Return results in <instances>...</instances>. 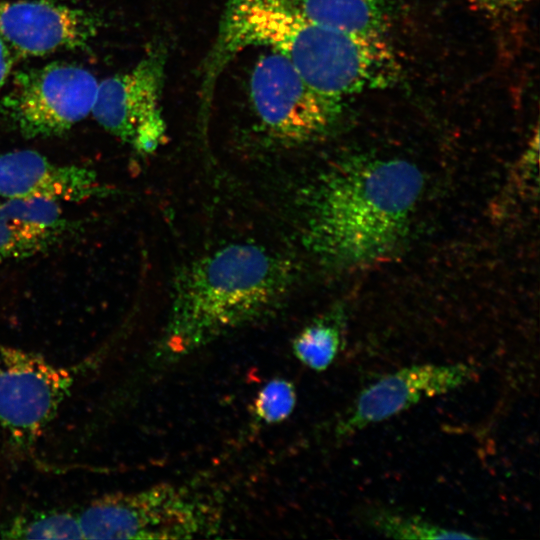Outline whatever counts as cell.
<instances>
[{
    "label": "cell",
    "instance_id": "6da1fadb",
    "mask_svg": "<svg viewBox=\"0 0 540 540\" xmlns=\"http://www.w3.org/2000/svg\"><path fill=\"white\" fill-rule=\"evenodd\" d=\"M423 184L418 167L403 159L355 156L335 164L308 196L306 243L344 266L388 255L406 235Z\"/></svg>",
    "mask_w": 540,
    "mask_h": 540
},
{
    "label": "cell",
    "instance_id": "7a4b0ae2",
    "mask_svg": "<svg viewBox=\"0 0 540 540\" xmlns=\"http://www.w3.org/2000/svg\"><path fill=\"white\" fill-rule=\"evenodd\" d=\"M292 263L252 243H232L177 276L157 358L178 360L266 315L292 287Z\"/></svg>",
    "mask_w": 540,
    "mask_h": 540
},
{
    "label": "cell",
    "instance_id": "3957f363",
    "mask_svg": "<svg viewBox=\"0 0 540 540\" xmlns=\"http://www.w3.org/2000/svg\"><path fill=\"white\" fill-rule=\"evenodd\" d=\"M84 539H193L220 532L217 500L190 485L157 484L92 500L78 512Z\"/></svg>",
    "mask_w": 540,
    "mask_h": 540
},
{
    "label": "cell",
    "instance_id": "277c9868",
    "mask_svg": "<svg viewBox=\"0 0 540 540\" xmlns=\"http://www.w3.org/2000/svg\"><path fill=\"white\" fill-rule=\"evenodd\" d=\"M98 85L81 66L51 63L16 73L0 108L27 138L58 136L92 112Z\"/></svg>",
    "mask_w": 540,
    "mask_h": 540
},
{
    "label": "cell",
    "instance_id": "5b68a950",
    "mask_svg": "<svg viewBox=\"0 0 540 540\" xmlns=\"http://www.w3.org/2000/svg\"><path fill=\"white\" fill-rule=\"evenodd\" d=\"M249 87L261 126L282 143L302 144L324 136L341 113V101L319 93L272 50L256 62Z\"/></svg>",
    "mask_w": 540,
    "mask_h": 540
},
{
    "label": "cell",
    "instance_id": "8992f818",
    "mask_svg": "<svg viewBox=\"0 0 540 540\" xmlns=\"http://www.w3.org/2000/svg\"><path fill=\"white\" fill-rule=\"evenodd\" d=\"M74 371L43 355L0 344V426L27 449L54 419L74 385Z\"/></svg>",
    "mask_w": 540,
    "mask_h": 540
},
{
    "label": "cell",
    "instance_id": "52a82bcc",
    "mask_svg": "<svg viewBox=\"0 0 540 540\" xmlns=\"http://www.w3.org/2000/svg\"><path fill=\"white\" fill-rule=\"evenodd\" d=\"M166 52L150 50L131 69L99 82L92 116L107 132L141 154L166 139L162 113Z\"/></svg>",
    "mask_w": 540,
    "mask_h": 540
},
{
    "label": "cell",
    "instance_id": "ba28073f",
    "mask_svg": "<svg viewBox=\"0 0 540 540\" xmlns=\"http://www.w3.org/2000/svg\"><path fill=\"white\" fill-rule=\"evenodd\" d=\"M475 377L467 364H421L404 367L366 387L336 426L338 437L389 419L426 398L453 391Z\"/></svg>",
    "mask_w": 540,
    "mask_h": 540
},
{
    "label": "cell",
    "instance_id": "9c48e42d",
    "mask_svg": "<svg viewBox=\"0 0 540 540\" xmlns=\"http://www.w3.org/2000/svg\"><path fill=\"white\" fill-rule=\"evenodd\" d=\"M98 23L81 9L48 0H0V37L21 56L85 47Z\"/></svg>",
    "mask_w": 540,
    "mask_h": 540
},
{
    "label": "cell",
    "instance_id": "30bf717a",
    "mask_svg": "<svg viewBox=\"0 0 540 540\" xmlns=\"http://www.w3.org/2000/svg\"><path fill=\"white\" fill-rule=\"evenodd\" d=\"M111 191L88 167L54 163L33 150L0 153V198L82 202Z\"/></svg>",
    "mask_w": 540,
    "mask_h": 540
},
{
    "label": "cell",
    "instance_id": "8fae6325",
    "mask_svg": "<svg viewBox=\"0 0 540 540\" xmlns=\"http://www.w3.org/2000/svg\"><path fill=\"white\" fill-rule=\"evenodd\" d=\"M69 229L62 203L36 197L0 200V262L51 248Z\"/></svg>",
    "mask_w": 540,
    "mask_h": 540
},
{
    "label": "cell",
    "instance_id": "7c38bea8",
    "mask_svg": "<svg viewBox=\"0 0 540 540\" xmlns=\"http://www.w3.org/2000/svg\"><path fill=\"white\" fill-rule=\"evenodd\" d=\"M312 21L340 31L384 36L389 0H292Z\"/></svg>",
    "mask_w": 540,
    "mask_h": 540
},
{
    "label": "cell",
    "instance_id": "4fadbf2b",
    "mask_svg": "<svg viewBox=\"0 0 540 540\" xmlns=\"http://www.w3.org/2000/svg\"><path fill=\"white\" fill-rule=\"evenodd\" d=\"M4 539H84L78 513L44 510L13 517L0 528Z\"/></svg>",
    "mask_w": 540,
    "mask_h": 540
},
{
    "label": "cell",
    "instance_id": "5bb4252c",
    "mask_svg": "<svg viewBox=\"0 0 540 540\" xmlns=\"http://www.w3.org/2000/svg\"><path fill=\"white\" fill-rule=\"evenodd\" d=\"M341 343L340 324L324 317L306 326L293 340L295 357L315 371L327 369L337 356Z\"/></svg>",
    "mask_w": 540,
    "mask_h": 540
},
{
    "label": "cell",
    "instance_id": "9a60e30c",
    "mask_svg": "<svg viewBox=\"0 0 540 540\" xmlns=\"http://www.w3.org/2000/svg\"><path fill=\"white\" fill-rule=\"evenodd\" d=\"M367 523L377 532L397 539H475L465 531L438 526L420 516L406 515L386 509H372Z\"/></svg>",
    "mask_w": 540,
    "mask_h": 540
},
{
    "label": "cell",
    "instance_id": "2e32d148",
    "mask_svg": "<svg viewBox=\"0 0 540 540\" xmlns=\"http://www.w3.org/2000/svg\"><path fill=\"white\" fill-rule=\"evenodd\" d=\"M296 404L293 384L283 378L268 381L258 392L254 402L257 418L266 424H275L287 419Z\"/></svg>",
    "mask_w": 540,
    "mask_h": 540
},
{
    "label": "cell",
    "instance_id": "e0dca14e",
    "mask_svg": "<svg viewBox=\"0 0 540 540\" xmlns=\"http://www.w3.org/2000/svg\"><path fill=\"white\" fill-rule=\"evenodd\" d=\"M14 65V52L0 37V94L7 83Z\"/></svg>",
    "mask_w": 540,
    "mask_h": 540
},
{
    "label": "cell",
    "instance_id": "ac0fdd59",
    "mask_svg": "<svg viewBox=\"0 0 540 540\" xmlns=\"http://www.w3.org/2000/svg\"><path fill=\"white\" fill-rule=\"evenodd\" d=\"M490 9H514L529 0H477Z\"/></svg>",
    "mask_w": 540,
    "mask_h": 540
}]
</instances>
